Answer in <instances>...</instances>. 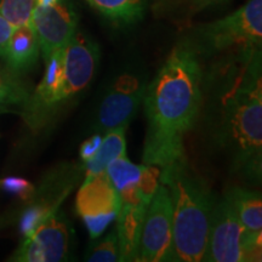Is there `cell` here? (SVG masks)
<instances>
[{
    "label": "cell",
    "instance_id": "cell-5",
    "mask_svg": "<svg viewBox=\"0 0 262 262\" xmlns=\"http://www.w3.org/2000/svg\"><path fill=\"white\" fill-rule=\"evenodd\" d=\"M107 173L119 196V209L116 216L119 261H139L141 226L159 183L160 169L146 164L136 165L124 156L110 163Z\"/></svg>",
    "mask_w": 262,
    "mask_h": 262
},
{
    "label": "cell",
    "instance_id": "cell-13",
    "mask_svg": "<svg viewBox=\"0 0 262 262\" xmlns=\"http://www.w3.org/2000/svg\"><path fill=\"white\" fill-rule=\"evenodd\" d=\"M225 194L231 202L244 229L250 261H260L262 233L261 193L235 186L228 188Z\"/></svg>",
    "mask_w": 262,
    "mask_h": 262
},
{
    "label": "cell",
    "instance_id": "cell-4",
    "mask_svg": "<svg viewBox=\"0 0 262 262\" xmlns=\"http://www.w3.org/2000/svg\"><path fill=\"white\" fill-rule=\"evenodd\" d=\"M159 182L171 201L173 261H203L217 201L210 186L191 168L187 157L160 169Z\"/></svg>",
    "mask_w": 262,
    "mask_h": 262
},
{
    "label": "cell",
    "instance_id": "cell-6",
    "mask_svg": "<svg viewBox=\"0 0 262 262\" xmlns=\"http://www.w3.org/2000/svg\"><path fill=\"white\" fill-rule=\"evenodd\" d=\"M262 40V0H249L233 14L196 29L189 40L199 56L239 48L258 47Z\"/></svg>",
    "mask_w": 262,
    "mask_h": 262
},
{
    "label": "cell",
    "instance_id": "cell-15",
    "mask_svg": "<svg viewBox=\"0 0 262 262\" xmlns=\"http://www.w3.org/2000/svg\"><path fill=\"white\" fill-rule=\"evenodd\" d=\"M91 8L117 25H134L143 18L153 0H86Z\"/></svg>",
    "mask_w": 262,
    "mask_h": 262
},
{
    "label": "cell",
    "instance_id": "cell-10",
    "mask_svg": "<svg viewBox=\"0 0 262 262\" xmlns=\"http://www.w3.org/2000/svg\"><path fill=\"white\" fill-rule=\"evenodd\" d=\"M203 261H250L244 229L226 194L214 206Z\"/></svg>",
    "mask_w": 262,
    "mask_h": 262
},
{
    "label": "cell",
    "instance_id": "cell-11",
    "mask_svg": "<svg viewBox=\"0 0 262 262\" xmlns=\"http://www.w3.org/2000/svg\"><path fill=\"white\" fill-rule=\"evenodd\" d=\"M75 209L93 239L100 237L116 219L119 209V196L107 170L85 176L75 199Z\"/></svg>",
    "mask_w": 262,
    "mask_h": 262
},
{
    "label": "cell",
    "instance_id": "cell-24",
    "mask_svg": "<svg viewBox=\"0 0 262 262\" xmlns=\"http://www.w3.org/2000/svg\"><path fill=\"white\" fill-rule=\"evenodd\" d=\"M60 2V0H35V5L37 6H49L55 4V3Z\"/></svg>",
    "mask_w": 262,
    "mask_h": 262
},
{
    "label": "cell",
    "instance_id": "cell-23",
    "mask_svg": "<svg viewBox=\"0 0 262 262\" xmlns=\"http://www.w3.org/2000/svg\"><path fill=\"white\" fill-rule=\"evenodd\" d=\"M220 2L222 0H186V8H187L188 14H194V12L201 11V10L212 4H217Z\"/></svg>",
    "mask_w": 262,
    "mask_h": 262
},
{
    "label": "cell",
    "instance_id": "cell-3",
    "mask_svg": "<svg viewBox=\"0 0 262 262\" xmlns=\"http://www.w3.org/2000/svg\"><path fill=\"white\" fill-rule=\"evenodd\" d=\"M98 61V45L89 35L75 32L67 47L45 61L44 77L18 111L26 124L33 131H39L54 122L86 89Z\"/></svg>",
    "mask_w": 262,
    "mask_h": 262
},
{
    "label": "cell",
    "instance_id": "cell-19",
    "mask_svg": "<svg viewBox=\"0 0 262 262\" xmlns=\"http://www.w3.org/2000/svg\"><path fill=\"white\" fill-rule=\"evenodd\" d=\"M34 8L35 0H0V15L14 27L28 25Z\"/></svg>",
    "mask_w": 262,
    "mask_h": 262
},
{
    "label": "cell",
    "instance_id": "cell-17",
    "mask_svg": "<svg viewBox=\"0 0 262 262\" xmlns=\"http://www.w3.org/2000/svg\"><path fill=\"white\" fill-rule=\"evenodd\" d=\"M28 85L21 78V74L10 70L8 66L0 67V108L18 112L31 96Z\"/></svg>",
    "mask_w": 262,
    "mask_h": 262
},
{
    "label": "cell",
    "instance_id": "cell-18",
    "mask_svg": "<svg viewBox=\"0 0 262 262\" xmlns=\"http://www.w3.org/2000/svg\"><path fill=\"white\" fill-rule=\"evenodd\" d=\"M85 260L90 262H116L120 260V247L118 239L117 229H113L110 233L95 242L88 249Z\"/></svg>",
    "mask_w": 262,
    "mask_h": 262
},
{
    "label": "cell",
    "instance_id": "cell-21",
    "mask_svg": "<svg viewBox=\"0 0 262 262\" xmlns=\"http://www.w3.org/2000/svg\"><path fill=\"white\" fill-rule=\"evenodd\" d=\"M101 142H102V136L98 135V134L94 135L93 137H90L89 140L85 141L80 147V158L83 160V163L88 162V160L93 158L95 153L97 152V149L100 148Z\"/></svg>",
    "mask_w": 262,
    "mask_h": 262
},
{
    "label": "cell",
    "instance_id": "cell-8",
    "mask_svg": "<svg viewBox=\"0 0 262 262\" xmlns=\"http://www.w3.org/2000/svg\"><path fill=\"white\" fill-rule=\"evenodd\" d=\"M172 208L168 188L158 183L143 217L139 241V261H173Z\"/></svg>",
    "mask_w": 262,
    "mask_h": 262
},
{
    "label": "cell",
    "instance_id": "cell-20",
    "mask_svg": "<svg viewBox=\"0 0 262 262\" xmlns=\"http://www.w3.org/2000/svg\"><path fill=\"white\" fill-rule=\"evenodd\" d=\"M0 186L6 192L14 193L24 201H32L35 195V188L31 182L21 178H6L0 180Z\"/></svg>",
    "mask_w": 262,
    "mask_h": 262
},
{
    "label": "cell",
    "instance_id": "cell-16",
    "mask_svg": "<svg viewBox=\"0 0 262 262\" xmlns=\"http://www.w3.org/2000/svg\"><path fill=\"white\" fill-rule=\"evenodd\" d=\"M126 129H116L102 136L100 148L90 160L84 163L85 176L95 175L107 170L110 163L114 159L126 156Z\"/></svg>",
    "mask_w": 262,
    "mask_h": 262
},
{
    "label": "cell",
    "instance_id": "cell-12",
    "mask_svg": "<svg viewBox=\"0 0 262 262\" xmlns=\"http://www.w3.org/2000/svg\"><path fill=\"white\" fill-rule=\"evenodd\" d=\"M78 21L79 17L73 5L66 0L49 6L35 5L29 24L37 34L45 61L55 51L67 47L77 32Z\"/></svg>",
    "mask_w": 262,
    "mask_h": 262
},
{
    "label": "cell",
    "instance_id": "cell-14",
    "mask_svg": "<svg viewBox=\"0 0 262 262\" xmlns=\"http://www.w3.org/2000/svg\"><path fill=\"white\" fill-rule=\"evenodd\" d=\"M39 52L38 37L32 25L28 24L16 27L6 45L3 60L10 70L22 74L37 63Z\"/></svg>",
    "mask_w": 262,
    "mask_h": 262
},
{
    "label": "cell",
    "instance_id": "cell-2",
    "mask_svg": "<svg viewBox=\"0 0 262 262\" xmlns=\"http://www.w3.org/2000/svg\"><path fill=\"white\" fill-rule=\"evenodd\" d=\"M189 41L176 45L147 84L143 164L164 169L186 158L185 137L199 122L203 67Z\"/></svg>",
    "mask_w": 262,
    "mask_h": 262
},
{
    "label": "cell",
    "instance_id": "cell-7",
    "mask_svg": "<svg viewBox=\"0 0 262 262\" xmlns=\"http://www.w3.org/2000/svg\"><path fill=\"white\" fill-rule=\"evenodd\" d=\"M145 73L125 71L119 74L104 93L96 119L93 125L94 133L103 136L116 129H127L136 116L147 86Z\"/></svg>",
    "mask_w": 262,
    "mask_h": 262
},
{
    "label": "cell",
    "instance_id": "cell-9",
    "mask_svg": "<svg viewBox=\"0 0 262 262\" xmlns=\"http://www.w3.org/2000/svg\"><path fill=\"white\" fill-rule=\"evenodd\" d=\"M73 245V228L57 209L44 219L12 254L10 261L58 262L67 260Z\"/></svg>",
    "mask_w": 262,
    "mask_h": 262
},
{
    "label": "cell",
    "instance_id": "cell-22",
    "mask_svg": "<svg viewBox=\"0 0 262 262\" xmlns=\"http://www.w3.org/2000/svg\"><path fill=\"white\" fill-rule=\"evenodd\" d=\"M16 27H14L5 17L0 15V57L3 58L5 54L6 45L11 34L14 33Z\"/></svg>",
    "mask_w": 262,
    "mask_h": 262
},
{
    "label": "cell",
    "instance_id": "cell-1",
    "mask_svg": "<svg viewBox=\"0 0 262 262\" xmlns=\"http://www.w3.org/2000/svg\"><path fill=\"white\" fill-rule=\"evenodd\" d=\"M261 48L232 50L203 70L202 110L208 140L249 185L262 176Z\"/></svg>",
    "mask_w": 262,
    "mask_h": 262
}]
</instances>
